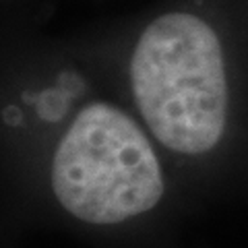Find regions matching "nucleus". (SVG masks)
<instances>
[{"mask_svg": "<svg viewBox=\"0 0 248 248\" xmlns=\"http://www.w3.org/2000/svg\"><path fill=\"white\" fill-rule=\"evenodd\" d=\"M184 184L130 106L89 99L50 141L35 195L68 228L128 242L155 234L184 203Z\"/></svg>", "mask_w": 248, "mask_h": 248, "instance_id": "nucleus-1", "label": "nucleus"}, {"mask_svg": "<svg viewBox=\"0 0 248 248\" xmlns=\"http://www.w3.org/2000/svg\"><path fill=\"white\" fill-rule=\"evenodd\" d=\"M128 106L188 190L215 172L232 124V75L221 31L176 6L139 29L124 62Z\"/></svg>", "mask_w": 248, "mask_h": 248, "instance_id": "nucleus-2", "label": "nucleus"}]
</instances>
